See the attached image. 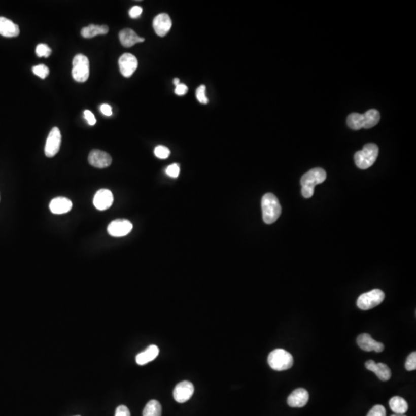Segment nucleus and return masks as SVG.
<instances>
[{
    "label": "nucleus",
    "mask_w": 416,
    "mask_h": 416,
    "mask_svg": "<svg viewBox=\"0 0 416 416\" xmlns=\"http://www.w3.org/2000/svg\"><path fill=\"white\" fill-rule=\"evenodd\" d=\"M100 111L102 113V114H104L105 116H108V117L112 115V108H111L109 104H102L100 106Z\"/></svg>",
    "instance_id": "nucleus-37"
},
{
    "label": "nucleus",
    "mask_w": 416,
    "mask_h": 416,
    "mask_svg": "<svg viewBox=\"0 0 416 416\" xmlns=\"http://www.w3.org/2000/svg\"><path fill=\"white\" fill-rule=\"evenodd\" d=\"M108 32H109V27L108 26L91 24L82 29L81 35L84 38L89 39L93 38L96 36L105 35Z\"/></svg>",
    "instance_id": "nucleus-21"
},
{
    "label": "nucleus",
    "mask_w": 416,
    "mask_h": 416,
    "mask_svg": "<svg viewBox=\"0 0 416 416\" xmlns=\"http://www.w3.org/2000/svg\"><path fill=\"white\" fill-rule=\"evenodd\" d=\"M188 91V87L184 84V83H180L179 85L177 86L175 88V93L178 96H184Z\"/></svg>",
    "instance_id": "nucleus-36"
},
{
    "label": "nucleus",
    "mask_w": 416,
    "mask_h": 416,
    "mask_svg": "<svg viewBox=\"0 0 416 416\" xmlns=\"http://www.w3.org/2000/svg\"><path fill=\"white\" fill-rule=\"evenodd\" d=\"M73 203L66 197H59L50 201V210L54 215H63L71 212Z\"/></svg>",
    "instance_id": "nucleus-17"
},
{
    "label": "nucleus",
    "mask_w": 416,
    "mask_h": 416,
    "mask_svg": "<svg viewBox=\"0 0 416 416\" xmlns=\"http://www.w3.org/2000/svg\"><path fill=\"white\" fill-rule=\"evenodd\" d=\"M367 416H386V408L381 405H374V406L368 411Z\"/></svg>",
    "instance_id": "nucleus-31"
},
{
    "label": "nucleus",
    "mask_w": 416,
    "mask_h": 416,
    "mask_svg": "<svg viewBox=\"0 0 416 416\" xmlns=\"http://www.w3.org/2000/svg\"><path fill=\"white\" fill-rule=\"evenodd\" d=\"M138 61L136 56L131 53H124L119 59L120 73L124 77H130L137 69Z\"/></svg>",
    "instance_id": "nucleus-9"
},
{
    "label": "nucleus",
    "mask_w": 416,
    "mask_h": 416,
    "mask_svg": "<svg viewBox=\"0 0 416 416\" xmlns=\"http://www.w3.org/2000/svg\"><path fill=\"white\" fill-rule=\"evenodd\" d=\"M365 368L368 371H373L374 374H376L377 377L379 378L381 381L386 382L390 379L392 376V372H391L390 368L386 365V364L375 363L373 360H368L365 362Z\"/></svg>",
    "instance_id": "nucleus-16"
},
{
    "label": "nucleus",
    "mask_w": 416,
    "mask_h": 416,
    "mask_svg": "<svg viewBox=\"0 0 416 416\" xmlns=\"http://www.w3.org/2000/svg\"><path fill=\"white\" fill-rule=\"evenodd\" d=\"M326 172L322 168L311 169L303 175L301 179V194L305 198H310L314 194L315 187L326 179Z\"/></svg>",
    "instance_id": "nucleus-1"
},
{
    "label": "nucleus",
    "mask_w": 416,
    "mask_h": 416,
    "mask_svg": "<svg viewBox=\"0 0 416 416\" xmlns=\"http://www.w3.org/2000/svg\"><path fill=\"white\" fill-rule=\"evenodd\" d=\"M120 43L124 47H131L135 44L143 43L145 39L140 37L133 29H123L119 33Z\"/></svg>",
    "instance_id": "nucleus-18"
},
{
    "label": "nucleus",
    "mask_w": 416,
    "mask_h": 416,
    "mask_svg": "<svg viewBox=\"0 0 416 416\" xmlns=\"http://www.w3.org/2000/svg\"><path fill=\"white\" fill-rule=\"evenodd\" d=\"M194 392V385L188 381L178 383L174 390V398L176 402L184 403L192 397Z\"/></svg>",
    "instance_id": "nucleus-10"
},
{
    "label": "nucleus",
    "mask_w": 416,
    "mask_h": 416,
    "mask_svg": "<svg viewBox=\"0 0 416 416\" xmlns=\"http://www.w3.org/2000/svg\"><path fill=\"white\" fill-rule=\"evenodd\" d=\"M76 416H80V415H76Z\"/></svg>",
    "instance_id": "nucleus-40"
},
{
    "label": "nucleus",
    "mask_w": 416,
    "mask_h": 416,
    "mask_svg": "<svg viewBox=\"0 0 416 416\" xmlns=\"http://www.w3.org/2000/svg\"><path fill=\"white\" fill-rule=\"evenodd\" d=\"M72 75L79 83H84L90 76V62L88 58L83 54H77L73 60Z\"/></svg>",
    "instance_id": "nucleus-5"
},
{
    "label": "nucleus",
    "mask_w": 416,
    "mask_h": 416,
    "mask_svg": "<svg viewBox=\"0 0 416 416\" xmlns=\"http://www.w3.org/2000/svg\"><path fill=\"white\" fill-rule=\"evenodd\" d=\"M115 416H130V410L125 405H120L116 410Z\"/></svg>",
    "instance_id": "nucleus-33"
},
{
    "label": "nucleus",
    "mask_w": 416,
    "mask_h": 416,
    "mask_svg": "<svg viewBox=\"0 0 416 416\" xmlns=\"http://www.w3.org/2000/svg\"><path fill=\"white\" fill-rule=\"evenodd\" d=\"M261 209L263 220L267 224H271L275 222L282 214V206L279 203V199L270 193L263 196L261 200Z\"/></svg>",
    "instance_id": "nucleus-2"
},
{
    "label": "nucleus",
    "mask_w": 416,
    "mask_h": 416,
    "mask_svg": "<svg viewBox=\"0 0 416 416\" xmlns=\"http://www.w3.org/2000/svg\"><path fill=\"white\" fill-rule=\"evenodd\" d=\"M84 114V117H85L89 125H90V126H94V125L96 124V118H95L94 115H93L91 111L87 110V111H84V114Z\"/></svg>",
    "instance_id": "nucleus-34"
},
{
    "label": "nucleus",
    "mask_w": 416,
    "mask_h": 416,
    "mask_svg": "<svg viewBox=\"0 0 416 416\" xmlns=\"http://www.w3.org/2000/svg\"><path fill=\"white\" fill-rule=\"evenodd\" d=\"M133 230V224L128 220L117 219L113 221L108 225V231L110 235L114 237L127 236Z\"/></svg>",
    "instance_id": "nucleus-7"
},
{
    "label": "nucleus",
    "mask_w": 416,
    "mask_h": 416,
    "mask_svg": "<svg viewBox=\"0 0 416 416\" xmlns=\"http://www.w3.org/2000/svg\"><path fill=\"white\" fill-rule=\"evenodd\" d=\"M309 394L306 389L299 388L290 394L288 404L292 408H302L308 402Z\"/></svg>",
    "instance_id": "nucleus-15"
},
{
    "label": "nucleus",
    "mask_w": 416,
    "mask_h": 416,
    "mask_svg": "<svg viewBox=\"0 0 416 416\" xmlns=\"http://www.w3.org/2000/svg\"><path fill=\"white\" fill-rule=\"evenodd\" d=\"M32 72L37 77H40L41 79H45L48 77L50 74V70L46 65L40 64L32 67Z\"/></svg>",
    "instance_id": "nucleus-26"
},
{
    "label": "nucleus",
    "mask_w": 416,
    "mask_h": 416,
    "mask_svg": "<svg viewBox=\"0 0 416 416\" xmlns=\"http://www.w3.org/2000/svg\"><path fill=\"white\" fill-rule=\"evenodd\" d=\"M114 203V195L108 189H100L95 194L93 204L99 211L108 210Z\"/></svg>",
    "instance_id": "nucleus-12"
},
{
    "label": "nucleus",
    "mask_w": 416,
    "mask_h": 416,
    "mask_svg": "<svg viewBox=\"0 0 416 416\" xmlns=\"http://www.w3.org/2000/svg\"><path fill=\"white\" fill-rule=\"evenodd\" d=\"M52 50L46 44H39L36 49V53L38 57H49L51 55Z\"/></svg>",
    "instance_id": "nucleus-27"
},
{
    "label": "nucleus",
    "mask_w": 416,
    "mask_h": 416,
    "mask_svg": "<svg viewBox=\"0 0 416 416\" xmlns=\"http://www.w3.org/2000/svg\"><path fill=\"white\" fill-rule=\"evenodd\" d=\"M391 416H406V415H405V414H392V415H391Z\"/></svg>",
    "instance_id": "nucleus-39"
},
{
    "label": "nucleus",
    "mask_w": 416,
    "mask_h": 416,
    "mask_svg": "<svg viewBox=\"0 0 416 416\" xmlns=\"http://www.w3.org/2000/svg\"><path fill=\"white\" fill-rule=\"evenodd\" d=\"M269 366L275 371L290 369L293 366V356L285 349H278L269 354L267 358Z\"/></svg>",
    "instance_id": "nucleus-3"
},
{
    "label": "nucleus",
    "mask_w": 416,
    "mask_h": 416,
    "mask_svg": "<svg viewBox=\"0 0 416 416\" xmlns=\"http://www.w3.org/2000/svg\"><path fill=\"white\" fill-rule=\"evenodd\" d=\"M61 140H62V136H61L60 130L58 127H53L50 130L47 142H46L44 151L47 157H53L59 152Z\"/></svg>",
    "instance_id": "nucleus-8"
},
{
    "label": "nucleus",
    "mask_w": 416,
    "mask_h": 416,
    "mask_svg": "<svg viewBox=\"0 0 416 416\" xmlns=\"http://www.w3.org/2000/svg\"><path fill=\"white\" fill-rule=\"evenodd\" d=\"M347 124L352 130H358L364 128L365 120L363 114L353 113L351 114L347 118Z\"/></svg>",
    "instance_id": "nucleus-23"
},
{
    "label": "nucleus",
    "mask_w": 416,
    "mask_h": 416,
    "mask_svg": "<svg viewBox=\"0 0 416 416\" xmlns=\"http://www.w3.org/2000/svg\"><path fill=\"white\" fill-rule=\"evenodd\" d=\"M159 352L160 351L157 345H154V344L150 345L145 351L138 354L136 356V363L140 365H144L149 363L157 357Z\"/></svg>",
    "instance_id": "nucleus-20"
},
{
    "label": "nucleus",
    "mask_w": 416,
    "mask_h": 416,
    "mask_svg": "<svg viewBox=\"0 0 416 416\" xmlns=\"http://www.w3.org/2000/svg\"><path fill=\"white\" fill-rule=\"evenodd\" d=\"M365 120L364 128L369 129L378 124L380 120V114L377 110L371 109L363 114Z\"/></svg>",
    "instance_id": "nucleus-24"
},
{
    "label": "nucleus",
    "mask_w": 416,
    "mask_h": 416,
    "mask_svg": "<svg viewBox=\"0 0 416 416\" xmlns=\"http://www.w3.org/2000/svg\"><path fill=\"white\" fill-rule=\"evenodd\" d=\"M378 155V148L376 144H366L362 151H358L355 154L356 166L362 170H366L376 161Z\"/></svg>",
    "instance_id": "nucleus-4"
},
{
    "label": "nucleus",
    "mask_w": 416,
    "mask_h": 416,
    "mask_svg": "<svg viewBox=\"0 0 416 416\" xmlns=\"http://www.w3.org/2000/svg\"><path fill=\"white\" fill-rule=\"evenodd\" d=\"M89 163L96 168H106L111 166L112 158L111 155L99 150H93L89 154Z\"/></svg>",
    "instance_id": "nucleus-11"
},
{
    "label": "nucleus",
    "mask_w": 416,
    "mask_h": 416,
    "mask_svg": "<svg viewBox=\"0 0 416 416\" xmlns=\"http://www.w3.org/2000/svg\"><path fill=\"white\" fill-rule=\"evenodd\" d=\"M166 175H168L170 178H177L179 176L180 174V166L178 163H173L170 166L166 167Z\"/></svg>",
    "instance_id": "nucleus-32"
},
{
    "label": "nucleus",
    "mask_w": 416,
    "mask_h": 416,
    "mask_svg": "<svg viewBox=\"0 0 416 416\" xmlns=\"http://www.w3.org/2000/svg\"><path fill=\"white\" fill-rule=\"evenodd\" d=\"M142 12L143 9L141 8V7L135 6V7H132V8L130 9V11H129V15H130V18H132V19H136V18L141 16Z\"/></svg>",
    "instance_id": "nucleus-35"
},
{
    "label": "nucleus",
    "mask_w": 416,
    "mask_h": 416,
    "mask_svg": "<svg viewBox=\"0 0 416 416\" xmlns=\"http://www.w3.org/2000/svg\"><path fill=\"white\" fill-rule=\"evenodd\" d=\"M174 84H175V85L176 86V87H177V86L179 85V84H180V80H179V79L175 78V80H174Z\"/></svg>",
    "instance_id": "nucleus-38"
},
{
    "label": "nucleus",
    "mask_w": 416,
    "mask_h": 416,
    "mask_svg": "<svg viewBox=\"0 0 416 416\" xmlns=\"http://www.w3.org/2000/svg\"><path fill=\"white\" fill-rule=\"evenodd\" d=\"M162 407L157 400H151L146 405L143 416H161Z\"/></svg>",
    "instance_id": "nucleus-25"
},
{
    "label": "nucleus",
    "mask_w": 416,
    "mask_h": 416,
    "mask_svg": "<svg viewBox=\"0 0 416 416\" xmlns=\"http://www.w3.org/2000/svg\"><path fill=\"white\" fill-rule=\"evenodd\" d=\"M154 154L159 159L168 158L170 154V150L164 146L159 145L154 149Z\"/></svg>",
    "instance_id": "nucleus-28"
},
{
    "label": "nucleus",
    "mask_w": 416,
    "mask_h": 416,
    "mask_svg": "<svg viewBox=\"0 0 416 416\" xmlns=\"http://www.w3.org/2000/svg\"><path fill=\"white\" fill-rule=\"evenodd\" d=\"M196 97L200 103H207L208 99L206 96V87L204 85H200L197 89V90H196Z\"/></svg>",
    "instance_id": "nucleus-29"
},
{
    "label": "nucleus",
    "mask_w": 416,
    "mask_h": 416,
    "mask_svg": "<svg viewBox=\"0 0 416 416\" xmlns=\"http://www.w3.org/2000/svg\"><path fill=\"white\" fill-rule=\"evenodd\" d=\"M385 299V293L382 290L373 289L362 294L357 300V306L361 310H368L379 305Z\"/></svg>",
    "instance_id": "nucleus-6"
},
{
    "label": "nucleus",
    "mask_w": 416,
    "mask_h": 416,
    "mask_svg": "<svg viewBox=\"0 0 416 416\" xmlns=\"http://www.w3.org/2000/svg\"><path fill=\"white\" fill-rule=\"evenodd\" d=\"M172 21L166 13L157 15L153 21V27L159 37H165L171 29Z\"/></svg>",
    "instance_id": "nucleus-14"
},
{
    "label": "nucleus",
    "mask_w": 416,
    "mask_h": 416,
    "mask_svg": "<svg viewBox=\"0 0 416 416\" xmlns=\"http://www.w3.org/2000/svg\"><path fill=\"white\" fill-rule=\"evenodd\" d=\"M19 26L7 18L0 16V35L5 37H16L19 36Z\"/></svg>",
    "instance_id": "nucleus-19"
},
{
    "label": "nucleus",
    "mask_w": 416,
    "mask_h": 416,
    "mask_svg": "<svg viewBox=\"0 0 416 416\" xmlns=\"http://www.w3.org/2000/svg\"><path fill=\"white\" fill-rule=\"evenodd\" d=\"M389 406L395 414H405L408 409L406 401L400 396H394L389 401Z\"/></svg>",
    "instance_id": "nucleus-22"
},
{
    "label": "nucleus",
    "mask_w": 416,
    "mask_h": 416,
    "mask_svg": "<svg viewBox=\"0 0 416 416\" xmlns=\"http://www.w3.org/2000/svg\"><path fill=\"white\" fill-rule=\"evenodd\" d=\"M357 344L362 350L365 352L374 351L377 353H380L384 350V344L373 339L372 337L367 333H364L358 337Z\"/></svg>",
    "instance_id": "nucleus-13"
},
{
    "label": "nucleus",
    "mask_w": 416,
    "mask_h": 416,
    "mask_svg": "<svg viewBox=\"0 0 416 416\" xmlns=\"http://www.w3.org/2000/svg\"><path fill=\"white\" fill-rule=\"evenodd\" d=\"M416 368V352L410 354L405 362V369L407 371H414Z\"/></svg>",
    "instance_id": "nucleus-30"
}]
</instances>
